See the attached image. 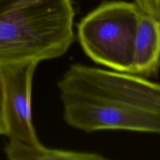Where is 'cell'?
<instances>
[{
	"label": "cell",
	"instance_id": "obj_1",
	"mask_svg": "<svg viewBox=\"0 0 160 160\" xmlns=\"http://www.w3.org/2000/svg\"><path fill=\"white\" fill-rule=\"evenodd\" d=\"M69 126L160 134V84L126 72L73 64L57 84Z\"/></svg>",
	"mask_w": 160,
	"mask_h": 160
},
{
	"label": "cell",
	"instance_id": "obj_2",
	"mask_svg": "<svg viewBox=\"0 0 160 160\" xmlns=\"http://www.w3.org/2000/svg\"><path fill=\"white\" fill-rule=\"evenodd\" d=\"M74 16L71 0H0V70L65 54Z\"/></svg>",
	"mask_w": 160,
	"mask_h": 160
},
{
	"label": "cell",
	"instance_id": "obj_3",
	"mask_svg": "<svg viewBox=\"0 0 160 160\" xmlns=\"http://www.w3.org/2000/svg\"><path fill=\"white\" fill-rule=\"evenodd\" d=\"M139 13L135 3L123 1L106 2L89 12L78 25L86 55L96 63L131 73Z\"/></svg>",
	"mask_w": 160,
	"mask_h": 160
},
{
	"label": "cell",
	"instance_id": "obj_4",
	"mask_svg": "<svg viewBox=\"0 0 160 160\" xmlns=\"http://www.w3.org/2000/svg\"><path fill=\"white\" fill-rule=\"evenodd\" d=\"M38 63L21 64L0 70L4 90V111L9 141L40 143L33 124L31 91Z\"/></svg>",
	"mask_w": 160,
	"mask_h": 160
},
{
	"label": "cell",
	"instance_id": "obj_5",
	"mask_svg": "<svg viewBox=\"0 0 160 160\" xmlns=\"http://www.w3.org/2000/svg\"><path fill=\"white\" fill-rule=\"evenodd\" d=\"M160 68V20L141 12L133 45L131 73L156 76Z\"/></svg>",
	"mask_w": 160,
	"mask_h": 160
},
{
	"label": "cell",
	"instance_id": "obj_6",
	"mask_svg": "<svg viewBox=\"0 0 160 160\" xmlns=\"http://www.w3.org/2000/svg\"><path fill=\"white\" fill-rule=\"evenodd\" d=\"M7 159L10 160H103L97 153L68 150L52 149L40 143L35 145L9 141L5 148Z\"/></svg>",
	"mask_w": 160,
	"mask_h": 160
},
{
	"label": "cell",
	"instance_id": "obj_7",
	"mask_svg": "<svg viewBox=\"0 0 160 160\" xmlns=\"http://www.w3.org/2000/svg\"><path fill=\"white\" fill-rule=\"evenodd\" d=\"M141 12L160 20V0H134Z\"/></svg>",
	"mask_w": 160,
	"mask_h": 160
},
{
	"label": "cell",
	"instance_id": "obj_8",
	"mask_svg": "<svg viewBox=\"0 0 160 160\" xmlns=\"http://www.w3.org/2000/svg\"><path fill=\"white\" fill-rule=\"evenodd\" d=\"M6 134V123L4 111V90L2 76L0 74V135Z\"/></svg>",
	"mask_w": 160,
	"mask_h": 160
}]
</instances>
